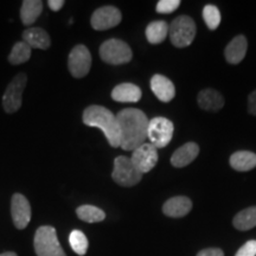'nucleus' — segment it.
Here are the masks:
<instances>
[{
	"label": "nucleus",
	"instance_id": "obj_1",
	"mask_svg": "<svg viewBox=\"0 0 256 256\" xmlns=\"http://www.w3.org/2000/svg\"><path fill=\"white\" fill-rule=\"evenodd\" d=\"M120 127V147L124 151H134L147 139L150 120L142 110L126 108L116 115Z\"/></svg>",
	"mask_w": 256,
	"mask_h": 256
},
{
	"label": "nucleus",
	"instance_id": "obj_2",
	"mask_svg": "<svg viewBox=\"0 0 256 256\" xmlns=\"http://www.w3.org/2000/svg\"><path fill=\"white\" fill-rule=\"evenodd\" d=\"M83 124L100 128L112 147H120V127L116 116L102 106H89L83 112Z\"/></svg>",
	"mask_w": 256,
	"mask_h": 256
},
{
	"label": "nucleus",
	"instance_id": "obj_3",
	"mask_svg": "<svg viewBox=\"0 0 256 256\" xmlns=\"http://www.w3.org/2000/svg\"><path fill=\"white\" fill-rule=\"evenodd\" d=\"M34 246L37 256H66L54 226H43L38 228L34 234Z\"/></svg>",
	"mask_w": 256,
	"mask_h": 256
},
{
	"label": "nucleus",
	"instance_id": "obj_4",
	"mask_svg": "<svg viewBox=\"0 0 256 256\" xmlns=\"http://www.w3.org/2000/svg\"><path fill=\"white\" fill-rule=\"evenodd\" d=\"M171 43L177 48L188 46L196 36V24L188 16H180L172 22L168 28Z\"/></svg>",
	"mask_w": 256,
	"mask_h": 256
},
{
	"label": "nucleus",
	"instance_id": "obj_5",
	"mask_svg": "<svg viewBox=\"0 0 256 256\" xmlns=\"http://www.w3.org/2000/svg\"><path fill=\"white\" fill-rule=\"evenodd\" d=\"M112 178L116 184L124 188L134 186L142 180V174L132 162L130 158L127 156H118L114 160V170Z\"/></svg>",
	"mask_w": 256,
	"mask_h": 256
},
{
	"label": "nucleus",
	"instance_id": "obj_6",
	"mask_svg": "<svg viewBox=\"0 0 256 256\" xmlns=\"http://www.w3.org/2000/svg\"><path fill=\"white\" fill-rule=\"evenodd\" d=\"M100 57L106 63L119 66L130 62L133 57V52L127 43L113 38L102 43L100 46Z\"/></svg>",
	"mask_w": 256,
	"mask_h": 256
},
{
	"label": "nucleus",
	"instance_id": "obj_7",
	"mask_svg": "<svg viewBox=\"0 0 256 256\" xmlns=\"http://www.w3.org/2000/svg\"><path fill=\"white\" fill-rule=\"evenodd\" d=\"M174 126L171 120L162 116H156L150 120L148 130H147V139L156 148H162L171 142L174 136Z\"/></svg>",
	"mask_w": 256,
	"mask_h": 256
},
{
	"label": "nucleus",
	"instance_id": "obj_8",
	"mask_svg": "<svg viewBox=\"0 0 256 256\" xmlns=\"http://www.w3.org/2000/svg\"><path fill=\"white\" fill-rule=\"evenodd\" d=\"M28 76L25 74H18L8 86L2 96V107L6 113H14L22 107V98L26 87Z\"/></svg>",
	"mask_w": 256,
	"mask_h": 256
},
{
	"label": "nucleus",
	"instance_id": "obj_9",
	"mask_svg": "<svg viewBox=\"0 0 256 256\" xmlns=\"http://www.w3.org/2000/svg\"><path fill=\"white\" fill-rule=\"evenodd\" d=\"M92 66V55L88 48L82 46H76L70 51L68 58V68L70 74L76 78H82L88 75Z\"/></svg>",
	"mask_w": 256,
	"mask_h": 256
},
{
	"label": "nucleus",
	"instance_id": "obj_10",
	"mask_svg": "<svg viewBox=\"0 0 256 256\" xmlns=\"http://www.w3.org/2000/svg\"><path fill=\"white\" fill-rule=\"evenodd\" d=\"M121 19H122V16L119 8L114 6H104L92 14L90 24L94 30L104 31L119 25Z\"/></svg>",
	"mask_w": 256,
	"mask_h": 256
},
{
	"label": "nucleus",
	"instance_id": "obj_11",
	"mask_svg": "<svg viewBox=\"0 0 256 256\" xmlns=\"http://www.w3.org/2000/svg\"><path fill=\"white\" fill-rule=\"evenodd\" d=\"M132 162L142 174H147L158 162V148H156L152 144H142L133 151Z\"/></svg>",
	"mask_w": 256,
	"mask_h": 256
},
{
	"label": "nucleus",
	"instance_id": "obj_12",
	"mask_svg": "<svg viewBox=\"0 0 256 256\" xmlns=\"http://www.w3.org/2000/svg\"><path fill=\"white\" fill-rule=\"evenodd\" d=\"M11 215L17 229H25L31 220V206L22 194H14L11 200Z\"/></svg>",
	"mask_w": 256,
	"mask_h": 256
},
{
	"label": "nucleus",
	"instance_id": "obj_13",
	"mask_svg": "<svg viewBox=\"0 0 256 256\" xmlns=\"http://www.w3.org/2000/svg\"><path fill=\"white\" fill-rule=\"evenodd\" d=\"M192 209V202L185 196H176L170 198L162 206V212L172 218H180L186 216Z\"/></svg>",
	"mask_w": 256,
	"mask_h": 256
},
{
	"label": "nucleus",
	"instance_id": "obj_14",
	"mask_svg": "<svg viewBox=\"0 0 256 256\" xmlns=\"http://www.w3.org/2000/svg\"><path fill=\"white\" fill-rule=\"evenodd\" d=\"M151 89L154 95L162 102H170L176 96V88L171 80L164 75L156 74L151 78Z\"/></svg>",
	"mask_w": 256,
	"mask_h": 256
},
{
	"label": "nucleus",
	"instance_id": "obj_15",
	"mask_svg": "<svg viewBox=\"0 0 256 256\" xmlns=\"http://www.w3.org/2000/svg\"><path fill=\"white\" fill-rule=\"evenodd\" d=\"M200 154V146L196 142H186L176 150L171 156V164L174 168H185L191 164Z\"/></svg>",
	"mask_w": 256,
	"mask_h": 256
},
{
	"label": "nucleus",
	"instance_id": "obj_16",
	"mask_svg": "<svg viewBox=\"0 0 256 256\" xmlns=\"http://www.w3.org/2000/svg\"><path fill=\"white\" fill-rule=\"evenodd\" d=\"M247 38L240 34V36H236L234 38L228 46H226V50H224V56H226V60L230 64H238L244 58L246 54H247Z\"/></svg>",
	"mask_w": 256,
	"mask_h": 256
},
{
	"label": "nucleus",
	"instance_id": "obj_17",
	"mask_svg": "<svg viewBox=\"0 0 256 256\" xmlns=\"http://www.w3.org/2000/svg\"><path fill=\"white\" fill-rule=\"evenodd\" d=\"M23 40L28 46L34 49L46 50L51 46L50 36L40 28H30L23 32Z\"/></svg>",
	"mask_w": 256,
	"mask_h": 256
},
{
	"label": "nucleus",
	"instance_id": "obj_18",
	"mask_svg": "<svg viewBox=\"0 0 256 256\" xmlns=\"http://www.w3.org/2000/svg\"><path fill=\"white\" fill-rule=\"evenodd\" d=\"M142 95V89L133 83H121L112 92V98L118 102H138Z\"/></svg>",
	"mask_w": 256,
	"mask_h": 256
},
{
	"label": "nucleus",
	"instance_id": "obj_19",
	"mask_svg": "<svg viewBox=\"0 0 256 256\" xmlns=\"http://www.w3.org/2000/svg\"><path fill=\"white\" fill-rule=\"evenodd\" d=\"M198 104L202 110L217 112L224 106V98L215 89H204L198 94Z\"/></svg>",
	"mask_w": 256,
	"mask_h": 256
},
{
	"label": "nucleus",
	"instance_id": "obj_20",
	"mask_svg": "<svg viewBox=\"0 0 256 256\" xmlns=\"http://www.w3.org/2000/svg\"><path fill=\"white\" fill-rule=\"evenodd\" d=\"M230 166L240 172H247L256 168V154L249 151L235 152L230 156Z\"/></svg>",
	"mask_w": 256,
	"mask_h": 256
},
{
	"label": "nucleus",
	"instance_id": "obj_21",
	"mask_svg": "<svg viewBox=\"0 0 256 256\" xmlns=\"http://www.w3.org/2000/svg\"><path fill=\"white\" fill-rule=\"evenodd\" d=\"M42 11L43 2L40 0H25L20 8V19L24 25H31L37 20Z\"/></svg>",
	"mask_w": 256,
	"mask_h": 256
},
{
	"label": "nucleus",
	"instance_id": "obj_22",
	"mask_svg": "<svg viewBox=\"0 0 256 256\" xmlns=\"http://www.w3.org/2000/svg\"><path fill=\"white\" fill-rule=\"evenodd\" d=\"M168 34V25L164 20L152 22L146 28V38L151 44H160Z\"/></svg>",
	"mask_w": 256,
	"mask_h": 256
},
{
	"label": "nucleus",
	"instance_id": "obj_23",
	"mask_svg": "<svg viewBox=\"0 0 256 256\" xmlns=\"http://www.w3.org/2000/svg\"><path fill=\"white\" fill-rule=\"evenodd\" d=\"M234 226L241 232L250 230L256 226V206H250L247 209L240 211V212L234 217L232 220Z\"/></svg>",
	"mask_w": 256,
	"mask_h": 256
},
{
	"label": "nucleus",
	"instance_id": "obj_24",
	"mask_svg": "<svg viewBox=\"0 0 256 256\" xmlns=\"http://www.w3.org/2000/svg\"><path fill=\"white\" fill-rule=\"evenodd\" d=\"M78 217L87 223L102 222L106 218V214L100 208L94 206H81L76 209Z\"/></svg>",
	"mask_w": 256,
	"mask_h": 256
},
{
	"label": "nucleus",
	"instance_id": "obj_25",
	"mask_svg": "<svg viewBox=\"0 0 256 256\" xmlns=\"http://www.w3.org/2000/svg\"><path fill=\"white\" fill-rule=\"evenodd\" d=\"M31 57V48L25 42H18L12 48L11 54L8 56V62L14 66L23 64L28 62Z\"/></svg>",
	"mask_w": 256,
	"mask_h": 256
},
{
	"label": "nucleus",
	"instance_id": "obj_26",
	"mask_svg": "<svg viewBox=\"0 0 256 256\" xmlns=\"http://www.w3.org/2000/svg\"><path fill=\"white\" fill-rule=\"evenodd\" d=\"M70 247L76 254L83 256L87 254L88 250V238L81 230H72L69 236Z\"/></svg>",
	"mask_w": 256,
	"mask_h": 256
},
{
	"label": "nucleus",
	"instance_id": "obj_27",
	"mask_svg": "<svg viewBox=\"0 0 256 256\" xmlns=\"http://www.w3.org/2000/svg\"><path fill=\"white\" fill-rule=\"evenodd\" d=\"M203 19L210 30H216L220 24V12L215 5H206L203 8Z\"/></svg>",
	"mask_w": 256,
	"mask_h": 256
},
{
	"label": "nucleus",
	"instance_id": "obj_28",
	"mask_svg": "<svg viewBox=\"0 0 256 256\" xmlns=\"http://www.w3.org/2000/svg\"><path fill=\"white\" fill-rule=\"evenodd\" d=\"M180 5L179 0H160L156 4V12L162 14H168L176 11Z\"/></svg>",
	"mask_w": 256,
	"mask_h": 256
},
{
	"label": "nucleus",
	"instance_id": "obj_29",
	"mask_svg": "<svg viewBox=\"0 0 256 256\" xmlns=\"http://www.w3.org/2000/svg\"><path fill=\"white\" fill-rule=\"evenodd\" d=\"M235 256H256V241L250 240L238 249Z\"/></svg>",
	"mask_w": 256,
	"mask_h": 256
},
{
	"label": "nucleus",
	"instance_id": "obj_30",
	"mask_svg": "<svg viewBox=\"0 0 256 256\" xmlns=\"http://www.w3.org/2000/svg\"><path fill=\"white\" fill-rule=\"evenodd\" d=\"M197 256H224V252L218 248H208L200 250Z\"/></svg>",
	"mask_w": 256,
	"mask_h": 256
},
{
	"label": "nucleus",
	"instance_id": "obj_31",
	"mask_svg": "<svg viewBox=\"0 0 256 256\" xmlns=\"http://www.w3.org/2000/svg\"><path fill=\"white\" fill-rule=\"evenodd\" d=\"M248 112L252 115H256V90L252 92L248 96Z\"/></svg>",
	"mask_w": 256,
	"mask_h": 256
},
{
	"label": "nucleus",
	"instance_id": "obj_32",
	"mask_svg": "<svg viewBox=\"0 0 256 256\" xmlns=\"http://www.w3.org/2000/svg\"><path fill=\"white\" fill-rule=\"evenodd\" d=\"M48 5H49L50 10H52V11H60V8H63L64 5V2L63 0H49L48 2Z\"/></svg>",
	"mask_w": 256,
	"mask_h": 256
},
{
	"label": "nucleus",
	"instance_id": "obj_33",
	"mask_svg": "<svg viewBox=\"0 0 256 256\" xmlns=\"http://www.w3.org/2000/svg\"><path fill=\"white\" fill-rule=\"evenodd\" d=\"M0 256H18V255L14 252H4V254H0Z\"/></svg>",
	"mask_w": 256,
	"mask_h": 256
}]
</instances>
